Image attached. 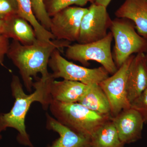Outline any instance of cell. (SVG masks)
<instances>
[{"label": "cell", "mask_w": 147, "mask_h": 147, "mask_svg": "<svg viewBox=\"0 0 147 147\" xmlns=\"http://www.w3.org/2000/svg\"><path fill=\"white\" fill-rule=\"evenodd\" d=\"M55 80L51 73L49 76H41L34 82V92L27 94L18 76L13 75L11 82V94L15 99L13 107L9 112L0 113V132L8 128H12L18 131L17 140L19 144L29 147H34L26 130V117L33 102H39L45 110L49 109L53 100L50 94L51 83Z\"/></svg>", "instance_id": "6da1fadb"}, {"label": "cell", "mask_w": 147, "mask_h": 147, "mask_svg": "<svg viewBox=\"0 0 147 147\" xmlns=\"http://www.w3.org/2000/svg\"><path fill=\"white\" fill-rule=\"evenodd\" d=\"M71 42L63 40H53L50 42L38 40L31 45H22L13 40L9 45L7 55L18 69L27 90L32 93L34 82L38 74L41 76H47L48 63L55 50H63L71 45Z\"/></svg>", "instance_id": "7a4b0ae2"}, {"label": "cell", "mask_w": 147, "mask_h": 147, "mask_svg": "<svg viewBox=\"0 0 147 147\" xmlns=\"http://www.w3.org/2000/svg\"><path fill=\"white\" fill-rule=\"evenodd\" d=\"M49 109L53 117L76 133L89 137L111 119L90 110L79 102L66 103L52 100Z\"/></svg>", "instance_id": "3957f363"}, {"label": "cell", "mask_w": 147, "mask_h": 147, "mask_svg": "<svg viewBox=\"0 0 147 147\" xmlns=\"http://www.w3.org/2000/svg\"><path fill=\"white\" fill-rule=\"evenodd\" d=\"M109 29L115 39L113 56L118 69L133 54L147 53V39L136 32L135 25L130 20L115 18Z\"/></svg>", "instance_id": "277c9868"}, {"label": "cell", "mask_w": 147, "mask_h": 147, "mask_svg": "<svg viewBox=\"0 0 147 147\" xmlns=\"http://www.w3.org/2000/svg\"><path fill=\"white\" fill-rule=\"evenodd\" d=\"M113 39L111 32L103 39L95 42L80 44L76 43L67 47L66 57L68 59L79 62L84 67L89 66L90 61L98 63L113 75L117 70L111 52Z\"/></svg>", "instance_id": "5b68a950"}, {"label": "cell", "mask_w": 147, "mask_h": 147, "mask_svg": "<svg viewBox=\"0 0 147 147\" xmlns=\"http://www.w3.org/2000/svg\"><path fill=\"white\" fill-rule=\"evenodd\" d=\"M48 67L53 71L51 75L55 79L61 78L87 85L99 84L109 76V73L103 67L91 69L77 65L63 57L57 49L52 53Z\"/></svg>", "instance_id": "8992f818"}, {"label": "cell", "mask_w": 147, "mask_h": 147, "mask_svg": "<svg viewBox=\"0 0 147 147\" xmlns=\"http://www.w3.org/2000/svg\"><path fill=\"white\" fill-rule=\"evenodd\" d=\"M134 56H130L115 73L98 84L109 100L111 117L131 108L127 94L126 83L129 68Z\"/></svg>", "instance_id": "52a82bcc"}, {"label": "cell", "mask_w": 147, "mask_h": 147, "mask_svg": "<svg viewBox=\"0 0 147 147\" xmlns=\"http://www.w3.org/2000/svg\"><path fill=\"white\" fill-rule=\"evenodd\" d=\"M112 21L107 7L92 3L82 18L77 42L85 44L103 39L108 34Z\"/></svg>", "instance_id": "ba28073f"}, {"label": "cell", "mask_w": 147, "mask_h": 147, "mask_svg": "<svg viewBox=\"0 0 147 147\" xmlns=\"http://www.w3.org/2000/svg\"><path fill=\"white\" fill-rule=\"evenodd\" d=\"M88 10L81 7L69 6L51 17L50 32L55 39L77 41L82 19Z\"/></svg>", "instance_id": "9c48e42d"}, {"label": "cell", "mask_w": 147, "mask_h": 147, "mask_svg": "<svg viewBox=\"0 0 147 147\" xmlns=\"http://www.w3.org/2000/svg\"><path fill=\"white\" fill-rule=\"evenodd\" d=\"M119 138L124 144H131L142 138L144 119L137 111L130 108L111 117Z\"/></svg>", "instance_id": "30bf717a"}, {"label": "cell", "mask_w": 147, "mask_h": 147, "mask_svg": "<svg viewBox=\"0 0 147 147\" xmlns=\"http://www.w3.org/2000/svg\"><path fill=\"white\" fill-rule=\"evenodd\" d=\"M147 88V64L145 53L137 54L127 74L126 90L130 103Z\"/></svg>", "instance_id": "8fae6325"}, {"label": "cell", "mask_w": 147, "mask_h": 147, "mask_svg": "<svg viewBox=\"0 0 147 147\" xmlns=\"http://www.w3.org/2000/svg\"><path fill=\"white\" fill-rule=\"evenodd\" d=\"M46 128L59 135L48 147H93L90 138L72 131L48 113H46Z\"/></svg>", "instance_id": "7c38bea8"}, {"label": "cell", "mask_w": 147, "mask_h": 147, "mask_svg": "<svg viewBox=\"0 0 147 147\" xmlns=\"http://www.w3.org/2000/svg\"><path fill=\"white\" fill-rule=\"evenodd\" d=\"M115 15L132 21L138 33L147 39V0H125Z\"/></svg>", "instance_id": "4fadbf2b"}, {"label": "cell", "mask_w": 147, "mask_h": 147, "mask_svg": "<svg viewBox=\"0 0 147 147\" xmlns=\"http://www.w3.org/2000/svg\"><path fill=\"white\" fill-rule=\"evenodd\" d=\"M88 85L81 82L65 80H54L51 83L50 94L53 100L59 102H78L84 96Z\"/></svg>", "instance_id": "5bb4252c"}, {"label": "cell", "mask_w": 147, "mask_h": 147, "mask_svg": "<svg viewBox=\"0 0 147 147\" xmlns=\"http://www.w3.org/2000/svg\"><path fill=\"white\" fill-rule=\"evenodd\" d=\"M4 35L18 41L22 45H31L38 40L33 28L26 19L14 15L5 20Z\"/></svg>", "instance_id": "9a60e30c"}, {"label": "cell", "mask_w": 147, "mask_h": 147, "mask_svg": "<svg viewBox=\"0 0 147 147\" xmlns=\"http://www.w3.org/2000/svg\"><path fill=\"white\" fill-rule=\"evenodd\" d=\"M78 102L95 113L110 115L109 100L98 84L88 85L86 92Z\"/></svg>", "instance_id": "2e32d148"}, {"label": "cell", "mask_w": 147, "mask_h": 147, "mask_svg": "<svg viewBox=\"0 0 147 147\" xmlns=\"http://www.w3.org/2000/svg\"><path fill=\"white\" fill-rule=\"evenodd\" d=\"M91 139L93 147H124L111 119L96 129Z\"/></svg>", "instance_id": "e0dca14e"}, {"label": "cell", "mask_w": 147, "mask_h": 147, "mask_svg": "<svg viewBox=\"0 0 147 147\" xmlns=\"http://www.w3.org/2000/svg\"><path fill=\"white\" fill-rule=\"evenodd\" d=\"M18 15L26 19L33 28L37 38L42 42H49L55 39L51 32L45 28L36 18L31 0H16Z\"/></svg>", "instance_id": "ac0fdd59"}, {"label": "cell", "mask_w": 147, "mask_h": 147, "mask_svg": "<svg viewBox=\"0 0 147 147\" xmlns=\"http://www.w3.org/2000/svg\"><path fill=\"white\" fill-rule=\"evenodd\" d=\"M93 2L94 0H44L45 9L51 18L59 11L71 5L82 7L88 2Z\"/></svg>", "instance_id": "d6986e66"}, {"label": "cell", "mask_w": 147, "mask_h": 147, "mask_svg": "<svg viewBox=\"0 0 147 147\" xmlns=\"http://www.w3.org/2000/svg\"><path fill=\"white\" fill-rule=\"evenodd\" d=\"M33 11L36 18L46 30L50 31L51 17L47 14L44 0H31Z\"/></svg>", "instance_id": "ffe728a7"}, {"label": "cell", "mask_w": 147, "mask_h": 147, "mask_svg": "<svg viewBox=\"0 0 147 147\" xmlns=\"http://www.w3.org/2000/svg\"><path fill=\"white\" fill-rule=\"evenodd\" d=\"M18 14L16 0H0V19L5 20Z\"/></svg>", "instance_id": "44dd1931"}, {"label": "cell", "mask_w": 147, "mask_h": 147, "mask_svg": "<svg viewBox=\"0 0 147 147\" xmlns=\"http://www.w3.org/2000/svg\"><path fill=\"white\" fill-rule=\"evenodd\" d=\"M130 106L140 114L145 123H147V88L130 103Z\"/></svg>", "instance_id": "7402d4cb"}, {"label": "cell", "mask_w": 147, "mask_h": 147, "mask_svg": "<svg viewBox=\"0 0 147 147\" xmlns=\"http://www.w3.org/2000/svg\"><path fill=\"white\" fill-rule=\"evenodd\" d=\"M9 38L4 35H0V66L2 65L9 47Z\"/></svg>", "instance_id": "603a6c76"}, {"label": "cell", "mask_w": 147, "mask_h": 147, "mask_svg": "<svg viewBox=\"0 0 147 147\" xmlns=\"http://www.w3.org/2000/svg\"><path fill=\"white\" fill-rule=\"evenodd\" d=\"M112 0H94L93 3L107 7Z\"/></svg>", "instance_id": "cb8c5ba5"}, {"label": "cell", "mask_w": 147, "mask_h": 147, "mask_svg": "<svg viewBox=\"0 0 147 147\" xmlns=\"http://www.w3.org/2000/svg\"><path fill=\"white\" fill-rule=\"evenodd\" d=\"M5 30V21L0 19V35H4Z\"/></svg>", "instance_id": "d4e9b609"}, {"label": "cell", "mask_w": 147, "mask_h": 147, "mask_svg": "<svg viewBox=\"0 0 147 147\" xmlns=\"http://www.w3.org/2000/svg\"><path fill=\"white\" fill-rule=\"evenodd\" d=\"M145 57H146V61L147 64V54H145Z\"/></svg>", "instance_id": "484cf974"}, {"label": "cell", "mask_w": 147, "mask_h": 147, "mask_svg": "<svg viewBox=\"0 0 147 147\" xmlns=\"http://www.w3.org/2000/svg\"><path fill=\"white\" fill-rule=\"evenodd\" d=\"M2 139V136L1 134V132H0V140Z\"/></svg>", "instance_id": "4316f807"}]
</instances>
